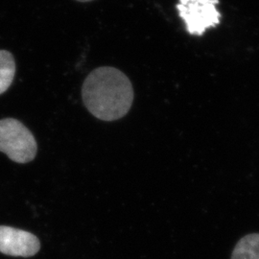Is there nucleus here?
Here are the masks:
<instances>
[{"label":"nucleus","instance_id":"7ed1b4c3","mask_svg":"<svg viewBox=\"0 0 259 259\" xmlns=\"http://www.w3.org/2000/svg\"><path fill=\"white\" fill-rule=\"evenodd\" d=\"M218 3V0H179V16L185 21L190 35L202 36L207 29L216 27L220 23Z\"/></svg>","mask_w":259,"mask_h":259},{"label":"nucleus","instance_id":"f257e3e1","mask_svg":"<svg viewBox=\"0 0 259 259\" xmlns=\"http://www.w3.org/2000/svg\"><path fill=\"white\" fill-rule=\"evenodd\" d=\"M83 101L95 117L114 121L125 116L134 101L129 78L117 68L102 66L94 69L84 80Z\"/></svg>","mask_w":259,"mask_h":259},{"label":"nucleus","instance_id":"39448f33","mask_svg":"<svg viewBox=\"0 0 259 259\" xmlns=\"http://www.w3.org/2000/svg\"><path fill=\"white\" fill-rule=\"evenodd\" d=\"M232 259H259V233L241 238L232 251Z\"/></svg>","mask_w":259,"mask_h":259},{"label":"nucleus","instance_id":"423d86ee","mask_svg":"<svg viewBox=\"0 0 259 259\" xmlns=\"http://www.w3.org/2000/svg\"><path fill=\"white\" fill-rule=\"evenodd\" d=\"M16 61L7 50H0V94L5 93L13 83L16 75Z\"/></svg>","mask_w":259,"mask_h":259},{"label":"nucleus","instance_id":"20e7f679","mask_svg":"<svg viewBox=\"0 0 259 259\" xmlns=\"http://www.w3.org/2000/svg\"><path fill=\"white\" fill-rule=\"evenodd\" d=\"M40 249V242L31 232L0 226V252L16 257H31Z\"/></svg>","mask_w":259,"mask_h":259},{"label":"nucleus","instance_id":"0eeeda50","mask_svg":"<svg viewBox=\"0 0 259 259\" xmlns=\"http://www.w3.org/2000/svg\"><path fill=\"white\" fill-rule=\"evenodd\" d=\"M76 1H79V2H91V1H93V0H76Z\"/></svg>","mask_w":259,"mask_h":259},{"label":"nucleus","instance_id":"f03ea898","mask_svg":"<svg viewBox=\"0 0 259 259\" xmlns=\"http://www.w3.org/2000/svg\"><path fill=\"white\" fill-rule=\"evenodd\" d=\"M37 142L33 134L20 121L0 120V152L18 163H27L37 155Z\"/></svg>","mask_w":259,"mask_h":259}]
</instances>
